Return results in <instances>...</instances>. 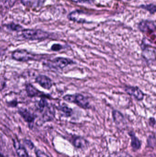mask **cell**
<instances>
[{"label":"cell","instance_id":"cell-25","mask_svg":"<svg viewBox=\"0 0 156 157\" xmlns=\"http://www.w3.org/2000/svg\"><path fill=\"white\" fill-rule=\"evenodd\" d=\"M2 50L0 49V55H1V53H2Z\"/></svg>","mask_w":156,"mask_h":157},{"label":"cell","instance_id":"cell-12","mask_svg":"<svg viewBox=\"0 0 156 157\" xmlns=\"http://www.w3.org/2000/svg\"><path fill=\"white\" fill-rule=\"evenodd\" d=\"M113 118L114 121L117 125H121L125 122V118L123 114L117 110H114L112 112Z\"/></svg>","mask_w":156,"mask_h":157},{"label":"cell","instance_id":"cell-1","mask_svg":"<svg viewBox=\"0 0 156 157\" xmlns=\"http://www.w3.org/2000/svg\"><path fill=\"white\" fill-rule=\"evenodd\" d=\"M65 101L76 104L81 109H90L89 101L86 97L80 93L67 94L63 97Z\"/></svg>","mask_w":156,"mask_h":157},{"label":"cell","instance_id":"cell-6","mask_svg":"<svg viewBox=\"0 0 156 157\" xmlns=\"http://www.w3.org/2000/svg\"><path fill=\"white\" fill-rule=\"evenodd\" d=\"M71 144L76 148L84 149L88 146L89 142L83 137L80 136H72L71 139Z\"/></svg>","mask_w":156,"mask_h":157},{"label":"cell","instance_id":"cell-3","mask_svg":"<svg viewBox=\"0 0 156 157\" xmlns=\"http://www.w3.org/2000/svg\"><path fill=\"white\" fill-rule=\"evenodd\" d=\"M37 55L28 52L24 49H18L14 51L12 53V58L17 61L26 62L36 60L39 58Z\"/></svg>","mask_w":156,"mask_h":157},{"label":"cell","instance_id":"cell-4","mask_svg":"<svg viewBox=\"0 0 156 157\" xmlns=\"http://www.w3.org/2000/svg\"><path fill=\"white\" fill-rule=\"evenodd\" d=\"M75 62L68 58L57 57L52 60L49 63L50 67L54 69L62 70L69 65L75 64Z\"/></svg>","mask_w":156,"mask_h":157},{"label":"cell","instance_id":"cell-24","mask_svg":"<svg viewBox=\"0 0 156 157\" xmlns=\"http://www.w3.org/2000/svg\"><path fill=\"white\" fill-rule=\"evenodd\" d=\"M37 155L38 157H48L45 154L39 151H38L37 153Z\"/></svg>","mask_w":156,"mask_h":157},{"label":"cell","instance_id":"cell-10","mask_svg":"<svg viewBox=\"0 0 156 157\" xmlns=\"http://www.w3.org/2000/svg\"><path fill=\"white\" fill-rule=\"evenodd\" d=\"M129 136L131 138V145L132 149L134 151H136L141 148L142 143L139 138L136 136L135 133L133 132H129Z\"/></svg>","mask_w":156,"mask_h":157},{"label":"cell","instance_id":"cell-22","mask_svg":"<svg viewBox=\"0 0 156 157\" xmlns=\"http://www.w3.org/2000/svg\"><path fill=\"white\" fill-rule=\"evenodd\" d=\"M75 2L85 3H91L93 2L94 0H71Z\"/></svg>","mask_w":156,"mask_h":157},{"label":"cell","instance_id":"cell-14","mask_svg":"<svg viewBox=\"0 0 156 157\" xmlns=\"http://www.w3.org/2000/svg\"><path fill=\"white\" fill-rule=\"evenodd\" d=\"M58 109L63 113L65 117L67 118L71 117L73 114V112L72 109L66 105L60 106Z\"/></svg>","mask_w":156,"mask_h":157},{"label":"cell","instance_id":"cell-15","mask_svg":"<svg viewBox=\"0 0 156 157\" xmlns=\"http://www.w3.org/2000/svg\"><path fill=\"white\" fill-rule=\"evenodd\" d=\"M16 153L19 157H28L27 152L24 147L19 145L18 147H16Z\"/></svg>","mask_w":156,"mask_h":157},{"label":"cell","instance_id":"cell-13","mask_svg":"<svg viewBox=\"0 0 156 157\" xmlns=\"http://www.w3.org/2000/svg\"><path fill=\"white\" fill-rule=\"evenodd\" d=\"M21 2L27 7H36L41 3V0H21Z\"/></svg>","mask_w":156,"mask_h":157},{"label":"cell","instance_id":"cell-2","mask_svg":"<svg viewBox=\"0 0 156 157\" xmlns=\"http://www.w3.org/2000/svg\"><path fill=\"white\" fill-rule=\"evenodd\" d=\"M23 37L29 40H41L47 38L48 33L40 29H24L22 30Z\"/></svg>","mask_w":156,"mask_h":157},{"label":"cell","instance_id":"cell-23","mask_svg":"<svg viewBox=\"0 0 156 157\" xmlns=\"http://www.w3.org/2000/svg\"><path fill=\"white\" fill-rule=\"evenodd\" d=\"M155 119L154 117H151L149 119V124L151 127H154L155 125Z\"/></svg>","mask_w":156,"mask_h":157},{"label":"cell","instance_id":"cell-11","mask_svg":"<svg viewBox=\"0 0 156 157\" xmlns=\"http://www.w3.org/2000/svg\"><path fill=\"white\" fill-rule=\"evenodd\" d=\"M18 113L29 124L33 123L34 122L35 118L34 115L27 109L23 108L19 109Z\"/></svg>","mask_w":156,"mask_h":157},{"label":"cell","instance_id":"cell-7","mask_svg":"<svg viewBox=\"0 0 156 157\" xmlns=\"http://www.w3.org/2000/svg\"><path fill=\"white\" fill-rule=\"evenodd\" d=\"M26 90L28 96L31 98L33 97H41V98H48V96L44 94L43 92L39 91L31 84H27L26 85Z\"/></svg>","mask_w":156,"mask_h":157},{"label":"cell","instance_id":"cell-18","mask_svg":"<svg viewBox=\"0 0 156 157\" xmlns=\"http://www.w3.org/2000/svg\"><path fill=\"white\" fill-rule=\"evenodd\" d=\"M147 144L150 147L154 148L155 147V136L151 135L147 139Z\"/></svg>","mask_w":156,"mask_h":157},{"label":"cell","instance_id":"cell-19","mask_svg":"<svg viewBox=\"0 0 156 157\" xmlns=\"http://www.w3.org/2000/svg\"><path fill=\"white\" fill-rule=\"evenodd\" d=\"M48 103L47 101L45 99V98H42L39 102H38V106L39 107V109L40 110H43L45 107H48Z\"/></svg>","mask_w":156,"mask_h":157},{"label":"cell","instance_id":"cell-20","mask_svg":"<svg viewBox=\"0 0 156 157\" xmlns=\"http://www.w3.org/2000/svg\"><path fill=\"white\" fill-rule=\"evenodd\" d=\"M63 48L62 45L60 44H54L51 46V50L53 51L58 52L61 50Z\"/></svg>","mask_w":156,"mask_h":157},{"label":"cell","instance_id":"cell-9","mask_svg":"<svg viewBox=\"0 0 156 157\" xmlns=\"http://www.w3.org/2000/svg\"><path fill=\"white\" fill-rule=\"evenodd\" d=\"M139 29L142 32H152L155 31V25L152 21H145L140 23Z\"/></svg>","mask_w":156,"mask_h":157},{"label":"cell","instance_id":"cell-5","mask_svg":"<svg viewBox=\"0 0 156 157\" xmlns=\"http://www.w3.org/2000/svg\"><path fill=\"white\" fill-rule=\"evenodd\" d=\"M124 90L128 95L133 97L137 101H142L144 98L145 94L138 86H126L124 88Z\"/></svg>","mask_w":156,"mask_h":157},{"label":"cell","instance_id":"cell-17","mask_svg":"<svg viewBox=\"0 0 156 157\" xmlns=\"http://www.w3.org/2000/svg\"><path fill=\"white\" fill-rule=\"evenodd\" d=\"M142 8L143 9H146L147 11H149L151 13H154L156 12V6L155 5L149 4L147 5H143L142 6Z\"/></svg>","mask_w":156,"mask_h":157},{"label":"cell","instance_id":"cell-21","mask_svg":"<svg viewBox=\"0 0 156 157\" xmlns=\"http://www.w3.org/2000/svg\"><path fill=\"white\" fill-rule=\"evenodd\" d=\"M7 27L11 30H14V31H19V30H21L22 29V27L20 26V25H13V24L9 25Z\"/></svg>","mask_w":156,"mask_h":157},{"label":"cell","instance_id":"cell-16","mask_svg":"<svg viewBox=\"0 0 156 157\" xmlns=\"http://www.w3.org/2000/svg\"><path fill=\"white\" fill-rule=\"evenodd\" d=\"M108 157H132L127 153L125 152H115L111 154Z\"/></svg>","mask_w":156,"mask_h":157},{"label":"cell","instance_id":"cell-8","mask_svg":"<svg viewBox=\"0 0 156 157\" xmlns=\"http://www.w3.org/2000/svg\"><path fill=\"white\" fill-rule=\"evenodd\" d=\"M35 81L45 89L49 90L53 86L52 80L45 75H38L36 78Z\"/></svg>","mask_w":156,"mask_h":157}]
</instances>
